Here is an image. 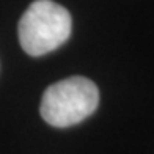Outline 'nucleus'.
Returning a JSON list of instances; mask_svg holds the SVG:
<instances>
[{
  "label": "nucleus",
  "instance_id": "nucleus-1",
  "mask_svg": "<svg viewBox=\"0 0 154 154\" xmlns=\"http://www.w3.org/2000/svg\"><path fill=\"white\" fill-rule=\"evenodd\" d=\"M72 19L66 8L52 0H36L19 20V41L32 57L58 49L71 35Z\"/></svg>",
  "mask_w": 154,
  "mask_h": 154
},
{
  "label": "nucleus",
  "instance_id": "nucleus-2",
  "mask_svg": "<svg viewBox=\"0 0 154 154\" xmlns=\"http://www.w3.org/2000/svg\"><path fill=\"white\" fill-rule=\"evenodd\" d=\"M99 104V90L87 77H69L51 85L41 99V116L55 128H69L88 118Z\"/></svg>",
  "mask_w": 154,
  "mask_h": 154
}]
</instances>
